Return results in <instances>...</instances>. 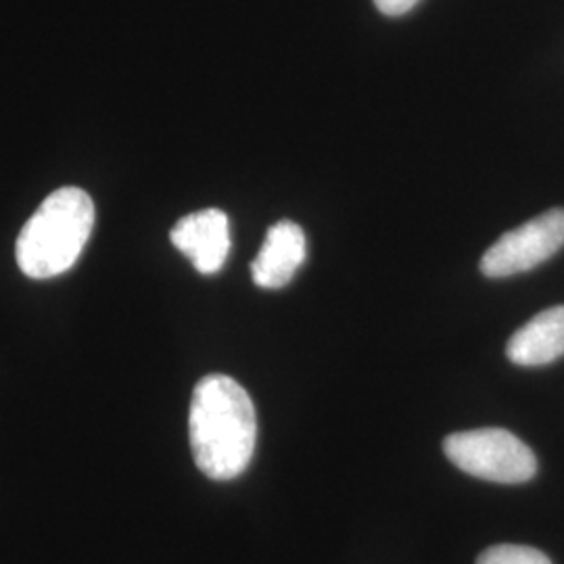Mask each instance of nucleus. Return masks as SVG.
<instances>
[{
    "label": "nucleus",
    "mask_w": 564,
    "mask_h": 564,
    "mask_svg": "<svg viewBox=\"0 0 564 564\" xmlns=\"http://www.w3.org/2000/svg\"><path fill=\"white\" fill-rule=\"evenodd\" d=\"M188 440L197 468L214 481L237 479L256 454L258 416L242 384L209 375L193 391Z\"/></svg>",
    "instance_id": "nucleus-1"
},
{
    "label": "nucleus",
    "mask_w": 564,
    "mask_h": 564,
    "mask_svg": "<svg viewBox=\"0 0 564 564\" xmlns=\"http://www.w3.org/2000/svg\"><path fill=\"white\" fill-rule=\"evenodd\" d=\"M95 228V203L78 186L51 193L21 228L18 263L30 279H53L67 272Z\"/></svg>",
    "instance_id": "nucleus-2"
},
{
    "label": "nucleus",
    "mask_w": 564,
    "mask_h": 564,
    "mask_svg": "<svg viewBox=\"0 0 564 564\" xmlns=\"http://www.w3.org/2000/svg\"><path fill=\"white\" fill-rule=\"evenodd\" d=\"M447 460L466 475L491 484H527L538 473L531 447L506 429H475L444 440Z\"/></svg>",
    "instance_id": "nucleus-3"
},
{
    "label": "nucleus",
    "mask_w": 564,
    "mask_h": 564,
    "mask_svg": "<svg viewBox=\"0 0 564 564\" xmlns=\"http://www.w3.org/2000/svg\"><path fill=\"white\" fill-rule=\"evenodd\" d=\"M563 247L564 209H547L494 242L481 258V272L489 279L523 274L547 262Z\"/></svg>",
    "instance_id": "nucleus-4"
},
{
    "label": "nucleus",
    "mask_w": 564,
    "mask_h": 564,
    "mask_svg": "<svg viewBox=\"0 0 564 564\" xmlns=\"http://www.w3.org/2000/svg\"><path fill=\"white\" fill-rule=\"evenodd\" d=\"M170 239L202 274L220 272L232 245L230 223L223 209H202L184 216L172 228Z\"/></svg>",
    "instance_id": "nucleus-5"
},
{
    "label": "nucleus",
    "mask_w": 564,
    "mask_h": 564,
    "mask_svg": "<svg viewBox=\"0 0 564 564\" xmlns=\"http://www.w3.org/2000/svg\"><path fill=\"white\" fill-rule=\"evenodd\" d=\"M305 235L300 224L291 220L270 226L262 249L251 263V276L260 289H282L305 262Z\"/></svg>",
    "instance_id": "nucleus-6"
},
{
    "label": "nucleus",
    "mask_w": 564,
    "mask_h": 564,
    "mask_svg": "<svg viewBox=\"0 0 564 564\" xmlns=\"http://www.w3.org/2000/svg\"><path fill=\"white\" fill-rule=\"evenodd\" d=\"M508 360L517 366H545L564 356V305H554L523 324L506 345Z\"/></svg>",
    "instance_id": "nucleus-7"
},
{
    "label": "nucleus",
    "mask_w": 564,
    "mask_h": 564,
    "mask_svg": "<svg viewBox=\"0 0 564 564\" xmlns=\"http://www.w3.org/2000/svg\"><path fill=\"white\" fill-rule=\"evenodd\" d=\"M477 564H552V561L529 545L500 544L487 547Z\"/></svg>",
    "instance_id": "nucleus-8"
},
{
    "label": "nucleus",
    "mask_w": 564,
    "mask_h": 564,
    "mask_svg": "<svg viewBox=\"0 0 564 564\" xmlns=\"http://www.w3.org/2000/svg\"><path fill=\"white\" fill-rule=\"evenodd\" d=\"M421 0H375L377 9L387 18H402L410 13Z\"/></svg>",
    "instance_id": "nucleus-9"
}]
</instances>
